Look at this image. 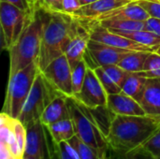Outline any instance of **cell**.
<instances>
[{
	"label": "cell",
	"mask_w": 160,
	"mask_h": 159,
	"mask_svg": "<svg viewBox=\"0 0 160 159\" xmlns=\"http://www.w3.org/2000/svg\"><path fill=\"white\" fill-rule=\"evenodd\" d=\"M89 39H90V35L88 29L80 22L78 33L72 38L65 52V55L68 58L71 69H73L83 59V56L88 47Z\"/></svg>",
	"instance_id": "2e32d148"
},
{
	"label": "cell",
	"mask_w": 160,
	"mask_h": 159,
	"mask_svg": "<svg viewBox=\"0 0 160 159\" xmlns=\"http://www.w3.org/2000/svg\"><path fill=\"white\" fill-rule=\"evenodd\" d=\"M93 24H97L101 27H104L113 33L129 32V31H137V30L145 29V22L130 20V19H110V20L101 21L96 23H88V24H83V25H93Z\"/></svg>",
	"instance_id": "ffe728a7"
},
{
	"label": "cell",
	"mask_w": 160,
	"mask_h": 159,
	"mask_svg": "<svg viewBox=\"0 0 160 159\" xmlns=\"http://www.w3.org/2000/svg\"><path fill=\"white\" fill-rule=\"evenodd\" d=\"M45 12L38 7L32 11L28 23L15 44L8 50L9 73L11 77L17 71L38 61L44 29Z\"/></svg>",
	"instance_id": "3957f363"
},
{
	"label": "cell",
	"mask_w": 160,
	"mask_h": 159,
	"mask_svg": "<svg viewBox=\"0 0 160 159\" xmlns=\"http://www.w3.org/2000/svg\"><path fill=\"white\" fill-rule=\"evenodd\" d=\"M134 2L133 0H97L88 5L82 6L75 13L71 14L78 21H88L95 19L112 9L126 6ZM70 15V14H69Z\"/></svg>",
	"instance_id": "4fadbf2b"
},
{
	"label": "cell",
	"mask_w": 160,
	"mask_h": 159,
	"mask_svg": "<svg viewBox=\"0 0 160 159\" xmlns=\"http://www.w3.org/2000/svg\"><path fill=\"white\" fill-rule=\"evenodd\" d=\"M23 159H34V158H30V157H23Z\"/></svg>",
	"instance_id": "60d3db41"
},
{
	"label": "cell",
	"mask_w": 160,
	"mask_h": 159,
	"mask_svg": "<svg viewBox=\"0 0 160 159\" xmlns=\"http://www.w3.org/2000/svg\"><path fill=\"white\" fill-rule=\"evenodd\" d=\"M83 25V24H82ZM90 35V39L112 46L115 48L128 50V51H142V52H156L158 48L153 47H147L144 45H142L140 43H137L128 37H125L119 34H115L111 32L110 30L101 27L97 24L93 25H84Z\"/></svg>",
	"instance_id": "8fae6325"
},
{
	"label": "cell",
	"mask_w": 160,
	"mask_h": 159,
	"mask_svg": "<svg viewBox=\"0 0 160 159\" xmlns=\"http://www.w3.org/2000/svg\"><path fill=\"white\" fill-rule=\"evenodd\" d=\"M58 95L60 93L52 87L39 71L18 120L25 127L40 120L45 109Z\"/></svg>",
	"instance_id": "8992f818"
},
{
	"label": "cell",
	"mask_w": 160,
	"mask_h": 159,
	"mask_svg": "<svg viewBox=\"0 0 160 159\" xmlns=\"http://www.w3.org/2000/svg\"><path fill=\"white\" fill-rule=\"evenodd\" d=\"M82 7L79 0H63V12L67 14L75 13Z\"/></svg>",
	"instance_id": "d590c367"
},
{
	"label": "cell",
	"mask_w": 160,
	"mask_h": 159,
	"mask_svg": "<svg viewBox=\"0 0 160 159\" xmlns=\"http://www.w3.org/2000/svg\"><path fill=\"white\" fill-rule=\"evenodd\" d=\"M140 104L146 115L160 117L159 79H147L145 90Z\"/></svg>",
	"instance_id": "e0dca14e"
},
{
	"label": "cell",
	"mask_w": 160,
	"mask_h": 159,
	"mask_svg": "<svg viewBox=\"0 0 160 159\" xmlns=\"http://www.w3.org/2000/svg\"><path fill=\"white\" fill-rule=\"evenodd\" d=\"M56 144L61 159H78L75 153L73 152V150L71 149V147L68 145L67 142H63Z\"/></svg>",
	"instance_id": "e575fe53"
},
{
	"label": "cell",
	"mask_w": 160,
	"mask_h": 159,
	"mask_svg": "<svg viewBox=\"0 0 160 159\" xmlns=\"http://www.w3.org/2000/svg\"><path fill=\"white\" fill-rule=\"evenodd\" d=\"M131 52L134 51L123 50L89 39L83 60L89 68L95 69L98 67L118 65V63Z\"/></svg>",
	"instance_id": "30bf717a"
},
{
	"label": "cell",
	"mask_w": 160,
	"mask_h": 159,
	"mask_svg": "<svg viewBox=\"0 0 160 159\" xmlns=\"http://www.w3.org/2000/svg\"><path fill=\"white\" fill-rule=\"evenodd\" d=\"M67 101L75 135L84 143L98 150L103 157L109 147L106 137L94 124L81 102L73 97H68Z\"/></svg>",
	"instance_id": "5b68a950"
},
{
	"label": "cell",
	"mask_w": 160,
	"mask_h": 159,
	"mask_svg": "<svg viewBox=\"0 0 160 159\" xmlns=\"http://www.w3.org/2000/svg\"><path fill=\"white\" fill-rule=\"evenodd\" d=\"M102 67L109 74V76L122 88V85L125 82L126 79L128 78V76L129 75V73L124 70L118 65H109V66H105Z\"/></svg>",
	"instance_id": "f546056e"
},
{
	"label": "cell",
	"mask_w": 160,
	"mask_h": 159,
	"mask_svg": "<svg viewBox=\"0 0 160 159\" xmlns=\"http://www.w3.org/2000/svg\"><path fill=\"white\" fill-rule=\"evenodd\" d=\"M52 159H61V157H60V155H59V153H58V150H57V144H56V142H55L54 141L52 142Z\"/></svg>",
	"instance_id": "74e56055"
},
{
	"label": "cell",
	"mask_w": 160,
	"mask_h": 159,
	"mask_svg": "<svg viewBox=\"0 0 160 159\" xmlns=\"http://www.w3.org/2000/svg\"><path fill=\"white\" fill-rule=\"evenodd\" d=\"M107 106L116 115H145L141 104L124 92L108 95Z\"/></svg>",
	"instance_id": "9a60e30c"
},
{
	"label": "cell",
	"mask_w": 160,
	"mask_h": 159,
	"mask_svg": "<svg viewBox=\"0 0 160 159\" xmlns=\"http://www.w3.org/2000/svg\"><path fill=\"white\" fill-rule=\"evenodd\" d=\"M37 6L46 13L63 12V0H37Z\"/></svg>",
	"instance_id": "1f68e13d"
},
{
	"label": "cell",
	"mask_w": 160,
	"mask_h": 159,
	"mask_svg": "<svg viewBox=\"0 0 160 159\" xmlns=\"http://www.w3.org/2000/svg\"><path fill=\"white\" fill-rule=\"evenodd\" d=\"M34 1H36V3H37V0H34Z\"/></svg>",
	"instance_id": "b9f144b4"
},
{
	"label": "cell",
	"mask_w": 160,
	"mask_h": 159,
	"mask_svg": "<svg viewBox=\"0 0 160 159\" xmlns=\"http://www.w3.org/2000/svg\"><path fill=\"white\" fill-rule=\"evenodd\" d=\"M150 52H131L127 56H125L120 63H118V66L128 73L140 72L142 70L144 62Z\"/></svg>",
	"instance_id": "cb8c5ba5"
},
{
	"label": "cell",
	"mask_w": 160,
	"mask_h": 159,
	"mask_svg": "<svg viewBox=\"0 0 160 159\" xmlns=\"http://www.w3.org/2000/svg\"><path fill=\"white\" fill-rule=\"evenodd\" d=\"M133 1H136V0H133Z\"/></svg>",
	"instance_id": "7bdbcfd3"
},
{
	"label": "cell",
	"mask_w": 160,
	"mask_h": 159,
	"mask_svg": "<svg viewBox=\"0 0 160 159\" xmlns=\"http://www.w3.org/2000/svg\"><path fill=\"white\" fill-rule=\"evenodd\" d=\"M73 97L83 105L93 108L98 106H107L108 94L103 88L94 69L87 68L86 77L82 87Z\"/></svg>",
	"instance_id": "7c38bea8"
},
{
	"label": "cell",
	"mask_w": 160,
	"mask_h": 159,
	"mask_svg": "<svg viewBox=\"0 0 160 159\" xmlns=\"http://www.w3.org/2000/svg\"><path fill=\"white\" fill-rule=\"evenodd\" d=\"M67 97H68L60 94L48 105L40 118V121L45 126H49L62 120L70 119Z\"/></svg>",
	"instance_id": "ac0fdd59"
},
{
	"label": "cell",
	"mask_w": 160,
	"mask_h": 159,
	"mask_svg": "<svg viewBox=\"0 0 160 159\" xmlns=\"http://www.w3.org/2000/svg\"><path fill=\"white\" fill-rule=\"evenodd\" d=\"M149 18L147 12L137 3L132 2L126 6L112 9L95 19L88 20V21H79L82 24L88 23H96L101 21L110 20V19H130L136 21H142L145 22Z\"/></svg>",
	"instance_id": "5bb4252c"
},
{
	"label": "cell",
	"mask_w": 160,
	"mask_h": 159,
	"mask_svg": "<svg viewBox=\"0 0 160 159\" xmlns=\"http://www.w3.org/2000/svg\"><path fill=\"white\" fill-rule=\"evenodd\" d=\"M142 77L146 79H160V54L157 52H152L147 56L143 68L137 72Z\"/></svg>",
	"instance_id": "4316f807"
},
{
	"label": "cell",
	"mask_w": 160,
	"mask_h": 159,
	"mask_svg": "<svg viewBox=\"0 0 160 159\" xmlns=\"http://www.w3.org/2000/svg\"><path fill=\"white\" fill-rule=\"evenodd\" d=\"M160 117L150 115H116L107 136L109 146L120 151L142 147L155 134Z\"/></svg>",
	"instance_id": "7a4b0ae2"
},
{
	"label": "cell",
	"mask_w": 160,
	"mask_h": 159,
	"mask_svg": "<svg viewBox=\"0 0 160 159\" xmlns=\"http://www.w3.org/2000/svg\"><path fill=\"white\" fill-rule=\"evenodd\" d=\"M79 21L64 13H46L45 22L38 59L39 70H43L51 62L65 54L72 38L77 35Z\"/></svg>",
	"instance_id": "6da1fadb"
},
{
	"label": "cell",
	"mask_w": 160,
	"mask_h": 159,
	"mask_svg": "<svg viewBox=\"0 0 160 159\" xmlns=\"http://www.w3.org/2000/svg\"><path fill=\"white\" fill-rule=\"evenodd\" d=\"M26 140L23 157L34 159H52L53 139L47 127L40 121L25 127Z\"/></svg>",
	"instance_id": "ba28073f"
},
{
	"label": "cell",
	"mask_w": 160,
	"mask_h": 159,
	"mask_svg": "<svg viewBox=\"0 0 160 159\" xmlns=\"http://www.w3.org/2000/svg\"><path fill=\"white\" fill-rule=\"evenodd\" d=\"M83 107L89 117L94 122V124L99 128L102 134L107 138L116 114L108 106H98V107L90 108L83 105Z\"/></svg>",
	"instance_id": "d6986e66"
},
{
	"label": "cell",
	"mask_w": 160,
	"mask_h": 159,
	"mask_svg": "<svg viewBox=\"0 0 160 159\" xmlns=\"http://www.w3.org/2000/svg\"><path fill=\"white\" fill-rule=\"evenodd\" d=\"M0 1L9 3V4H11L26 12H29V13H31L38 7L36 1H34V0H0Z\"/></svg>",
	"instance_id": "836d02e7"
},
{
	"label": "cell",
	"mask_w": 160,
	"mask_h": 159,
	"mask_svg": "<svg viewBox=\"0 0 160 159\" xmlns=\"http://www.w3.org/2000/svg\"><path fill=\"white\" fill-rule=\"evenodd\" d=\"M46 127L56 143L68 142L75 136V130L71 119L62 120Z\"/></svg>",
	"instance_id": "7402d4cb"
},
{
	"label": "cell",
	"mask_w": 160,
	"mask_h": 159,
	"mask_svg": "<svg viewBox=\"0 0 160 159\" xmlns=\"http://www.w3.org/2000/svg\"><path fill=\"white\" fill-rule=\"evenodd\" d=\"M67 142L71 147L78 159H103V157L98 150L84 143L76 135Z\"/></svg>",
	"instance_id": "484cf974"
},
{
	"label": "cell",
	"mask_w": 160,
	"mask_h": 159,
	"mask_svg": "<svg viewBox=\"0 0 160 159\" xmlns=\"http://www.w3.org/2000/svg\"><path fill=\"white\" fill-rule=\"evenodd\" d=\"M143 147L151 152L157 159L160 158V125L155 134L144 143Z\"/></svg>",
	"instance_id": "d6a6232c"
},
{
	"label": "cell",
	"mask_w": 160,
	"mask_h": 159,
	"mask_svg": "<svg viewBox=\"0 0 160 159\" xmlns=\"http://www.w3.org/2000/svg\"><path fill=\"white\" fill-rule=\"evenodd\" d=\"M134 2L141 6L149 17L160 19V0H136Z\"/></svg>",
	"instance_id": "4dcf8cb0"
},
{
	"label": "cell",
	"mask_w": 160,
	"mask_h": 159,
	"mask_svg": "<svg viewBox=\"0 0 160 159\" xmlns=\"http://www.w3.org/2000/svg\"><path fill=\"white\" fill-rule=\"evenodd\" d=\"M158 159H160V158H158Z\"/></svg>",
	"instance_id": "f6af8a7d"
},
{
	"label": "cell",
	"mask_w": 160,
	"mask_h": 159,
	"mask_svg": "<svg viewBox=\"0 0 160 159\" xmlns=\"http://www.w3.org/2000/svg\"><path fill=\"white\" fill-rule=\"evenodd\" d=\"M40 72L55 91L66 97H73L72 69L65 54L51 62Z\"/></svg>",
	"instance_id": "9c48e42d"
},
{
	"label": "cell",
	"mask_w": 160,
	"mask_h": 159,
	"mask_svg": "<svg viewBox=\"0 0 160 159\" xmlns=\"http://www.w3.org/2000/svg\"><path fill=\"white\" fill-rule=\"evenodd\" d=\"M156 52H157L158 53H159L160 54V45L158 46V49H157V51H156Z\"/></svg>",
	"instance_id": "ab89813d"
},
{
	"label": "cell",
	"mask_w": 160,
	"mask_h": 159,
	"mask_svg": "<svg viewBox=\"0 0 160 159\" xmlns=\"http://www.w3.org/2000/svg\"><path fill=\"white\" fill-rule=\"evenodd\" d=\"M146 82V78L142 77L137 73H129L122 85V92L133 97L140 103L145 90Z\"/></svg>",
	"instance_id": "44dd1931"
},
{
	"label": "cell",
	"mask_w": 160,
	"mask_h": 159,
	"mask_svg": "<svg viewBox=\"0 0 160 159\" xmlns=\"http://www.w3.org/2000/svg\"><path fill=\"white\" fill-rule=\"evenodd\" d=\"M87 65L85 61L82 59L73 69H72V90L73 96L79 93L82 87L84 82L86 72H87Z\"/></svg>",
	"instance_id": "f1b7e54d"
},
{
	"label": "cell",
	"mask_w": 160,
	"mask_h": 159,
	"mask_svg": "<svg viewBox=\"0 0 160 159\" xmlns=\"http://www.w3.org/2000/svg\"><path fill=\"white\" fill-rule=\"evenodd\" d=\"M39 71L38 63L35 61L8 77L2 112L14 119L19 118Z\"/></svg>",
	"instance_id": "277c9868"
},
{
	"label": "cell",
	"mask_w": 160,
	"mask_h": 159,
	"mask_svg": "<svg viewBox=\"0 0 160 159\" xmlns=\"http://www.w3.org/2000/svg\"><path fill=\"white\" fill-rule=\"evenodd\" d=\"M145 29L160 37V19L149 17L145 21Z\"/></svg>",
	"instance_id": "8d00e7d4"
},
{
	"label": "cell",
	"mask_w": 160,
	"mask_h": 159,
	"mask_svg": "<svg viewBox=\"0 0 160 159\" xmlns=\"http://www.w3.org/2000/svg\"><path fill=\"white\" fill-rule=\"evenodd\" d=\"M31 13L9 3L0 1V25L4 50L8 52L18 40L28 23Z\"/></svg>",
	"instance_id": "52a82bcc"
},
{
	"label": "cell",
	"mask_w": 160,
	"mask_h": 159,
	"mask_svg": "<svg viewBox=\"0 0 160 159\" xmlns=\"http://www.w3.org/2000/svg\"><path fill=\"white\" fill-rule=\"evenodd\" d=\"M79 1H80L82 6H84V5H88L90 3H93V2H95L97 0H79Z\"/></svg>",
	"instance_id": "f35d334b"
},
{
	"label": "cell",
	"mask_w": 160,
	"mask_h": 159,
	"mask_svg": "<svg viewBox=\"0 0 160 159\" xmlns=\"http://www.w3.org/2000/svg\"><path fill=\"white\" fill-rule=\"evenodd\" d=\"M159 81H160V79H159Z\"/></svg>",
	"instance_id": "ee69618b"
},
{
	"label": "cell",
	"mask_w": 160,
	"mask_h": 159,
	"mask_svg": "<svg viewBox=\"0 0 160 159\" xmlns=\"http://www.w3.org/2000/svg\"><path fill=\"white\" fill-rule=\"evenodd\" d=\"M94 71L108 95L117 94L122 92V88L109 76V74L105 71V69L102 67H96Z\"/></svg>",
	"instance_id": "83f0119b"
},
{
	"label": "cell",
	"mask_w": 160,
	"mask_h": 159,
	"mask_svg": "<svg viewBox=\"0 0 160 159\" xmlns=\"http://www.w3.org/2000/svg\"><path fill=\"white\" fill-rule=\"evenodd\" d=\"M103 159H157V157L143 146L131 151H120L109 146Z\"/></svg>",
	"instance_id": "603a6c76"
},
{
	"label": "cell",
	"mask_w": 160,
	"mask_h": 159,
	"mask_svg": "<svg viewBox=\"0 0 160 159\" xmlns=\"http://www.w3.org/2000/svg\"><path fill=\"white\" fill-rule=\"evenodd\" d=\"M113 33V32H112ZM115 34H119L125 37H128L137 43L147 47L158 48L160 45V37L157 34L150 32L146 29L137 30V31H129V32H116Z\"/></svg>",
	"instance_id": "d4e9b609"
}]
</instances>
